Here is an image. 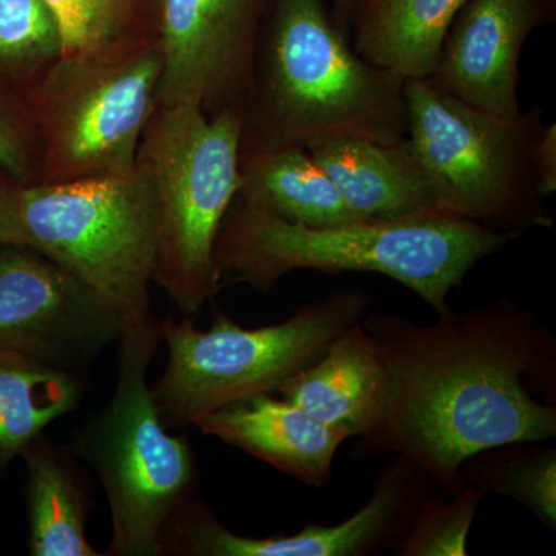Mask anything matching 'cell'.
Masks as SVG:
<instances>
[{
	"label": "cell",
	"mask_w": 556,
	"mask_h": 556,
	"mask_svg": "<svg viewBox=\"0 0 556 556\" xmlns=\"http://www.w3.org/2000/svg\"><path fill=\"white\" fill-rule=\"evenodd\" d=\"M388 371L382 419L362 453H396L444 492L463 489L464 464L484 450L556 437V409L526 378L555 382L551 328L514 300L417 325L394 314L362 318Z\"/></svg>",
	"instance_id": "cell-1"
},
{
	"label": "cell",
	"mask_w": 556,
	"mask_h": 556,
	"mask_svg": "<svg viewBox=\"0 0 556 556\" xmlns=\"http://www.w3.org/2000/svg\"><path fill=\"white\" fill-rule=\"evenodd\" d=\"M519 236L447 214L308 228L237 195L218 230L214 258L218 287L226 280L262 292L299 269L382 274L444 317L452 314L450 292Z\"/></svg>",
	"instance_id": "cell-2"
},
{
	"label": "cell",
	"mask_w": 556,
	"mask_h": 556,
	"mask_svg": "<svg viewBox=\"0 0 556 556\" xmlns=\"http://www.w3.org/2000/svg\"><path fill=\"white\" fill-rule=\"evenodd\" d=\"M405 80L358 56L321 0H277L260 36L241 153L329 138H407Z\"/></svg>",
	"instance_id": "cell-3"
},
{
	"label": "cell",
	"mask_w": 556,
	"mask_h": 556,
	"mask_svg": "<svg viewBox=\"0 0 556 556\" xmlns=\"http://www.w3.org/2000/svg\"><path fill=\"white\" fill-rule=\"evenodd\" d=\"M3 244L31 249L108 300L127 324L149 316L156 269L152 182L115 177L0 185Z\"/></svg>",
	"instance_id": "cell-4"
},
{
	"label": "cell",
	"mask_w": 556,
	"mask_h": 556,
	"mask_svg": "<svg viewBox=\"0 0 556 556\" xmlns=\"http://www.w3.org/2000/svg\"><path fill=\"white\" fill-rule=\"evenodd\" d=\"M244 112L207 115L197 101L159 105L137 163L152 182L160 285L186 317L218 291L215 243L240 192Z\"/></svg>",
	"instance_id": "cell-5"
},
{
	"label": "cell",
	"mask_w": 556,
	"mask_h": 556,
	"mask_svg": "<svg viewBox=\"0 0 556 556\" xmlns=\"http://www.w3.org/2000/svg\"><path fill=\"white\" fill-rule=\"evenodd\" d=\"M160 342L161 318L149 314L126 328L115 391L73 441V453L97 471L108 495V555L161 554L166 527L195 477L188 442L164 427L148 383Z\"/></svg>",
	"instance_id": "cell-6"
},
{
	"label": "cell",
	"mask_w": 556,
	"mask_h": 556,
	"mask_svg": "<svg viewBox=\"0 0 556 556\" xmlns=\"http://www.w3.org/2000/svg\"><path fill=\"white\" fill-rule=\"evenodd\" d=\"M368 295L338 289L302 306L281 324L248 329L217 314L201 331L192 317L161 318V340L169 361L152 388L167 430L195 426L201 417L270 394L308 367L339 332L365 317Z\"/></svg>",
	"instance_id": "cell-7"
},
{
	"label": "cell",
	"mask_w": 556,
	"mask_h": 556,
	"mask_svg": "<svg viewBox=\"0 0 556 556\" xmlns=\"http://www.w3.org/2000/svg\"><path fill=\"white\" fill-rule=\"evenodd\" d=\"M405 139L445 214L518 233L552 225L533 175L541 109L495 115L428 79L405 83Z\"/></svg>",
	"instance_id": "cell-8"
},
{
	"label": "cell",
	"mask_w": 556,
	"mask_h": 556,
	"mask_svg": "<svg viewBox=\"0 0 556 556\" xmlns=\"http://www.w3.org/2000/svg\"><path fill=\"white\" fill-rule=\"evenodd\" d=\"M160 78L159 39L105 56L60 58L43 70L30 98L40 142L38 182L134 170L159 108Z\"/></svg>",
	"instance_id": "cell-9"
},
{
	"label": "cell",
	"mask_w": 556,
	"mask_h": 556,
	"mask_svg": "<svg viewBox=\"0 0 556 556\" xmlns=\"http://www.w3.org/2000/svg\"><path fill=\"white\" fill-rule=\"evenodd\" d=\"M127 327L108 300L51 260L0 244V350L83 378Z\"/></svg>",
	"instance_id": "cell-10"
},
{
	"label": "cell",
	"mask_w": 556,
	"mask_h": 556,
	"mask_svg": "<svg viewBox=\"0 0 556 556\" xmlns=\"http://www.w3.org/2000/svg\"><path fill=\"white\" fill-rule=\"evenodd\" d=\"M268 0H160L159 105L197 101L244 112Z\"/></svg>",
	"instance_id": "cell-11"
},
{
	"label": "cell",
	"mask_w": 556,
	"mask_h": 556,
	"mask_svg": "<svg viewBox=\"0 0 556 556\" xmlns=\"http://www.w3.org/2000/svg\"><path fill=\"white\" fill-rule=\"evenodd\" d=\"M430 478L412 460H388L367 506L334 526H309L294 535L241 536L230 532L200 506L178 508L166 530L179 548L200 556H367L394 544L427 492ZM172 538V540H174Z\"/></svg>",
	"instance_id": "cell-12"
},
{
	"label": "cell",
	"mask_w": 556,
	"mask_h": 556,
	"mask_svg": "<svg viewBox=\"0 0 556 556\" xmlns=\"http://www.w3.org/2000/svg\"><path fill=\"white\" fill-rule=\"evenodd\" d=\"M552 16L554 0H467L427 79L475 108L518 116L519 58L529 36Z\"/></svg>",
	"instance_id": "cell-13"
},
{
	"label": "cell",
	"mask_w": 556,
	"mask_h": 556,
	"mask_svg": "<svg viewBox=\"0 0 556 556\" xmlns=\"http://www.w3.org/2000/svg\"><path fill=\"white\" fill-rule=\"evenodd\" d=\"M382 351L362 320L339 332L324 353L281 383L277 393L343 438L375 433L386 408Z\"/></svg>",
	"instance_id": "cell-14"
},
{
	"label": "cell",
	"mask_w": 556,
	"mask_h": 556,
	"mask_svg": "<svg viewBox=\"0 0 556 556\" xmlns=\"http://www.w3.org/2000/svg\"><path fill=\"white\" fill-rule=\"evenodd\" d=\"M306 149L332 179L346 206L365 222L445 214L407 139L382 144L365 138H329Z\"/></svg>",
	"instance_id": "cell-15"
},
{
	"label": "cell",
	"mask_w": 556,
	"mask_h": 556,
	"mask_svg": "<svg viewBox=\"0 0 556 556\" xmlns=\"http://www.w3.org/2000/svg\"><path fill=\"white\" fill-rule=\"evenodd\" d=\"M193 427L313 486L331 482L336 453L346 441L298 405L270 394L217 409Z\"/></svg>",
	"instance_id": "cell-16"
},
{
	"label": "cell",
	"mask_w": 556,
	"mask_h": 556,
	"mask_svg": "<svg viewBox=\"0 0 556 556\" xmlns=\"http://www.w3.org/2000/svg\"><path fill=\"white\" fill-rule=\"evenodd\" d=\"M466 2L364 0L353 22V49L405 80L430 78L450 25Z\"/></svg>",
	"instance_id": "cell-17"
},
{
	"label": "cell",
	"mask_w": 556,
	"mask_h": 556,
	"mask_svg": "<svg viewBox=\"0 0 556 556\" xmlns=\"http://www.w3.org/2000/svg\"><path fill=\"white\" fill-rule=\"evenodd\" d=\"M239 197L308 228L362 222L308 149L300 146L241 153Z\"/></svg>",
	"instance_id": "cell-18"
},
{
	"label": "cell",
	"mask_w": 556,
	"mask_h": 556,
	"mask_svg": "<svg viewBox=\"0 0 556 556\" xmlns=\"http://www.w3.org/2000/svg\"><path fill=\"white\" fill-rule=\"evenodd\" d=\"M84 391L79 376L0 350V467L24 455L51 422L75 412Z\"/></svg>",
	"instance_id": "cell-19"
},
{
	"label": "cell",
	"mask_w": 556,
	"mask_h": 556,
	"mask_svg": "<svg viewBox=\"0 0 556 556\" xmlns=\"http://www.w3.org/2000/svg\"><path fill=\"white\" fill-rule=\"evenodd\" d=\"M27 463L28 548L33 556H97L87 541L86 500L64 453L33 442Z\"/></svg>",
	"instance_id": "cell-20"
},
{
	"label": "cell",
	"mask_w": 556,
	"mask_h": 556,
	"mask_svg": "<svg viewBox=\"0 0 556 556\" xmlns=\"http://www.w3.org/2000/svg\"><path fill=\"white\" fill-rule=\"evenodd\" d=\"M62 35L64 60L105 56L156 38L160 0H46Z\"/></svg>",
	"instance_id": "cell-21"
},
{
	"label": "cell",
	"mask_w": 556,
	"mask_h": 556,
	"mask_svg": "<svg viewBox=\"0 0 556 556\" xmlns=\"http://www.w3.org/2000/svg\"><path fill=\"white\" fill-rule=\"evenodd\" d=\"M511 453L510 445L478 453V467H470L473 477L466 478L482 492H495L525 504L544 526H556V453L555 448L527 450ZM463 467V470H464ZM463 473V471H460Z\"/></svg>",
	"instance_id": "cell-22"
},
{
	"label": "cell",
	"mask_w": 556,
	"mask_h": 556,
	"mask_svg": "<svg viewBox=\"0 0 556 556\" xmlns=\"http://www.w3.org/2000/svg\"><path fill=\"white\" fill-rule=\"evenodd\" d=\"M485 493L464 485L457 493L426 492L394 551L399 556H464L467 536Z\"/></svg>",
	"instance_id": "cell-23"
},
{
	"label": "cell",
	"mask_w": 556,
	"mask_h": 556,
	"mask_svg": "<svg viewBox=\"0 0 556 556\" xmlns=\"http://www.w3.org/2000/svg\"><path fill=\"white\" fill-rule=\"evenodd\" d=\"M62 56V35L46 0H0V68L39 76Z\"/></svg>",
	"instance_id": "cell-24"
},
{
	"label": "cell",
	"mask_w": 556,
	"mask_h": 556,
	"mask_svg": "<svg viewBox=\"0 0 556 556\" xmlns=\"http://www.w3.org/2000/svg\"><path fill=\"white\" fill-rule=\"evenodd\" d=\"M0 167L14 181H39L40 142L30 105L22 110L0 98Z\"/></svg>",
	"instance_id": "cell-25"
},
{
	"label": "cell",
	"mask_w": 556,
	"mask_h": 556,
	"mask_svg": "<svg viewBox=\"0 0 556 556\" xmlns=\"http://www.w3.org/2000/svg\"><path fill=\"white\" fill-rule=\"evenodd\" d=\"M533 175L543 199L556 190V126H544L533 149Z\"/></svg>",
	"instance_id": "cell-26"
},
{
	"label": "cell",
	"mask_w": 556,
	"mask_h": 556,
	"mask_svg": "<svg viewBox=\"0 0 556 556\" xmlns=\"http://www.w3.org/2000/svg\"><path fill=\"white\" fill-rule=\"evenodd\" d=\"M364 0H334L336 24L340 30L346 31L350 25L356 20L358 9Z\"/></svg>",
	"instance_id": "cell-27"
},
{
	"label": "cell",
	"mask_w": 556,
	"mask_h": 556,
	"mask_svg": "<svg viewBox=\"0 0 556 556\" xmlns=\"http://www.w3.org/2000/svg\"><path fill=\"white\" fill-rule=\"evenodd\" d=\"M0 244H3V233H2V229H0Z\"/></svg>",
	"instance_id": "cell-28"
}]
</instances>
